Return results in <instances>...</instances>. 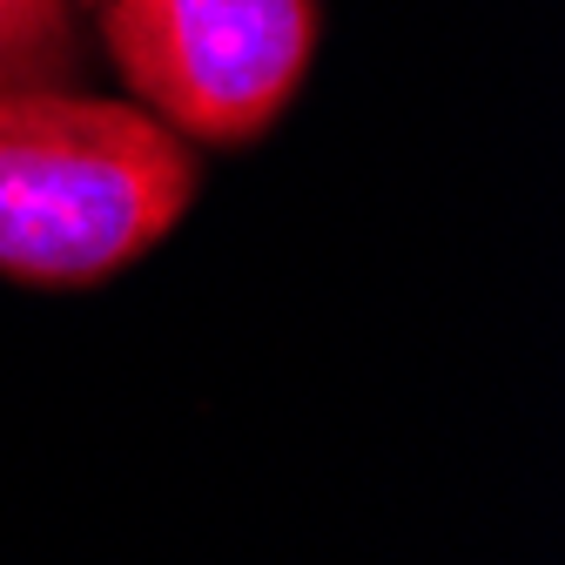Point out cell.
I'll list each match as a JSON object with an SVG mask.
<instances>
[{
    "label": "cell",
    "instance_id": "3957f363",
    "mask_svg": "<svg viewBox=\"0 0 565 565\" xmlns=\"http://www.w3.org/2000/svg\"><path fill=\"white\" fill-rule=\"evenodd\" d=\"M75 61L61 0H0V82H54Z\"/></svg>",
    "mask_w": 565,
    "mask_h": 565
},
{
    "label": "cell",
    "instance_id": "7a4b0ae2",
    "mask_svg": "<svg viewBox=\"0 0 565 565\" xmlns=\"http://www.w3.org/2000/svg\"><path fill=\"white\" fill-rule=\"evenodd\" d=\"M108 54L162 128L236 149L303 88L317 0H108Z\"/></svg>",
    "mask_w": 565,
    "mask_h": 565
},
{
    "label": "cell",
    "instance_id": "6da1fadb",
    "mask_svg": "<svg viewBox=\"0 0 565 565\" xmlns=\"http://www.w3.org/2000/svg\"><path fill=\"white\" fill-rule=\"evenodd\" d=\"M189 202L195 162L149 108L0 82V276L88 290L149 256Z\"/></svg>",
    "mask_w": 565,
    "mask_h": 565
}]
</instances>
